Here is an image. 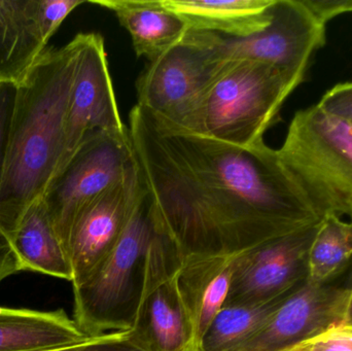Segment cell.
Returning <instances> with one entry per match:
<instances>
[{
	"mask_svg": "<svg viewBox=\"0 0 352 351\" xmlns=\"http://www.w3.org/2000/svg\"><path fill=\"white\" fill-rule=\"evenodd\" d=\"M128 129L155 225L184 256L238 255L322 220L265 140L241 148L170 131L138 105Z\"/></svg>",
	"mask_w": 352,
	"mask_h": 351,
	"instance_id": "cell-1",
	"label": "cell"
},
{
	"mask_svg": "<svg viewBox=\"0 0 352 351\" xmlns=\"http://www.w3.org/2000/svg\"><path fill=\"white\" fill-rule=\"evenodd\" d=\"M352 295V264L324 282L307 280L266 323L231 351H287L344 325Z\"/></svg>",
	"mask_w": 352,
	"mask_h": 351,
	"instance_id": "cell-10",
	"label": "cell"
},
{
	"mask_svg": "<svg viewBox=\"0 0 352 351\" xmlns=\"http://www.w3.org/2000/svg\"><path fill=\"white\" fill-rule=\"evenodd\" d=\"M287 351H297V350H287Z\"/></svg>",
	"mask_w": 352,
	"mask_h": 351,
	"instance_id": "cell-31",
	"label": "cell"
},
{
	"mask_svg": "<svg viewBox=\"0 0 352 351\" xmlns=\"http://www.w3.org/2000/svg\"><path fill=\"white\" fill-rule=\"evenodd\" d=\"M21 271H34L72 282L69 257L54 230L43 201L31 206L8 242Z\"/></svg>",
	"mask_w": 352,
	"mask_h": 351,
	"instance_id": "cell-19",
	"label": "cell"
},
{
	"mask_svg": "<svg viewBox=\"0 0 352 351\" xmlns=\"http://www.w3.org/2000/svg\"><path fill=\"white\" fill-rule=\"evenodd\" d=\"M303 78L254 60H227L209 92L202 135L248 148L264 140Z\"/></svg>",
	"mask_w": 352,
	"mask_h": 351,
	"instance_id": "cell-4",
	"label": "cell"
},
{
	"mask_svg": "<svg viewBox=\"0 0 352 351\" xmlns=\"http://www.w3.org/2000/svg\"><path fill=\"white\" fill-rule=\"evenodd\" d=\"M324 111L352 124V82L336 84L318 103Z\"/></svg>",
	"mask_w": 352,
	"mask_h": 351,
	"instance_id": "cell-26",
	"label": "cell"
},
{
	"mask_svg": "<svg viewBox=\"0 0 352 351\" xmlns=\"http://www.w3.org/2000/svg\"><path fill=\"white\" fill-rule=\"evenodd\" d=\"M82 43L78 33L64 47L45 49L18 84L0 191V238L8 243L61 169L66 115Z\"/></svg>",
	"mask_w": 352,
	"mask_h": 351,
	"instance_id": "cell-2",
	"label": "cell"
},
{
	"mask_svg": "<svg viewBox=\"0 0 352 351\" xmlns=\"http://www.w3.org/2000/svg\"><path fill=\"white\" fill-rule=\"evenodd\" d=\"M49 351H148L136 339L131 330L109 332L90 336L84 341L67 348Z\"/></svg>",
	"mask_w": 352,
	"mask_h": 351,
	"instance_id": "cell-22",
	"label": "cell"
},
{
	"mask_svg": "<svg viewBox=\"0 0 352 351\" xmlns=\"http://www.w3.org/2000/svg\"><path fill=\"white\" fill-rule=\"evenodd\" d=\"M287 297L267 304L234 305L223 307L209 326L197 350H234L248 340L252 334L256 333Z\"/></svg>",
	"mask_w": 352,
	"mask_h": 351,
	"instance_id": "cell-21",
	"label": "cell"
},
{
	"mask_svg": "<svg viewBox=\"0 0 352 351\" xmlns=\"http://www.w3.org/2000/svg\"><path fill=\"white\" fill-rule=\"evenodd\" d=\"M226 64L188 32L182 43L148 62L136 82V105L165 129L202 135L207 98Z\"/></svg>",
	"mask_w": 352,
	"mask_h": 351,
	"instance_id": "cell-6",
	"label": "cell"
},
{
	"mask_svg": "<svg viewBox=\"0 0 352 351\" xmlns=\"http://www.w3.org/2000/svg\"><path fill=\"white\" fill-rule=\"evenodd\" d=\"M90 336L65 311L0 306V351H49L67 348Z\"/></svg>",
	"mask_w": 352,
	"mask_h": 351,
	"instance_id": "cell-17",
	"label": "cell"
},
{
	"mask_svg": "<svg viewBox=\"0 0 352 351\" xmlns=\"http://www.w3.org/2000/svg\"><path fill=\"white\" fill-rule=\"evenodd\" d=\"M352 264V220L329 214L320 220L308 253V280L324 282Z\"/></svg>",
	"mask_w": 352,
	"mask_h": 351,
	"instance_id": "cell-20",
	"label": "cell"
},
{
	"mask_svg": "<svg viewBox=\"0 0 352 351\" xmlns=\"http://www.w3.org/2000/svg\"><path fill=\"white\" fill-rule=\"evenodd\" d=\"M144 190L138 164L78 218L67 247L74 275L72 286L82 284L113 251Z\"/></svg>",
	"mask_w": 352,
	"mask_h": 351,
	"instance_id": "cell-13",
	"label": "cell"
},
{
	"mask_svg": "<svg viewBox=\"0 0 352 351\" xmlns=\"http://www.w3.org/2000/svg\"><path fill=\"white\" fill-rule=\"evenodd\" d=\"M274 0H162L190 30L217 33L230 37H246L260 32L271 21Z\"/></svg>",
	"mask_w": 352,
	"mask_h": 351,
	"instance_id": "cell-18",
	"label": "cell"
},
{
	"mask_svg": "<svg viewBox=\"0 0 352 351\" xmlns=\"http://www.w3.org/2000/svg\"><path fill=\"white\" fill-rule=\"evenodd\" d=\"M136 166L129 129L124 133H96L84 140L54 177L41 201L66 253L80 216Z\"/></svg>",
	"mask_w": 352,
	"mask_h": 351,
	"instance_id": "cell-7",
	"label": "cell"
},
{
	"mask_svg": "<svg viewBox=\"0 0 352 351\" xmlns=\"http://www.w3.org/2000/svg\"><path fill=\"white\" fill-rule=\"evenodd\" d=\"M351 220H352V218H351Z\"/></svg>",
	"mask_w": 352,
	"mask_h": 351,
	"instance_id": "cell-32",
	"label": "cell"
},
{
	"mask_svg": "<svg viewBox=\"0 0 352 351\" xmlns=\"http://www.w3.org/2000/svg\"><path fill=\"white\" fill-rule=\"evenodd\" d=\"M235 255L192 253L184 256L177 286L190 317L196 348L219 311L231 286Z\"/></svg>",
	"mask_w": 352,
	"mask_h": 351,
	"instance_id": "cell-14",
	"label": "cell"
},
{
	"mask_svg": "<svg viewBox=\"0 0 352 351\" xmlns=\"http://www.w3.org/2000/svg\"><path fill=\"white\" fill-rule=\"evenodd\" d=\"M38 0H0V82L18 86L47 49Z\"/></svg>",
	"mask_w": 352,
	"mask_h": 351,
	"instance_id": "cell-16",
	"label": "cell"
},
{
	"mask_svg": "<svg viewBox=\"0 0 352 351\" xmlns=\"http://www.w3.org/2000/svg\"><path fill=\"white\" fill-rule=\"evenodd\" d=\"M153 232L152 204L144 187L113 251L82 284L74 286V319L87 335L131 330Z\"/></svg>",
	"mask_w": 352,
	"mask_h": 351,
	"instance_id": "cell-5",
	"label": "cell"
},
{
	"mask_svg": "<svg viewBox=\"0 0 352 351\" xmlns=\"http://www.w3.org/2000/svg\"><path fill=\"white\" fill-rule=\"evenodd\" d=\"M18 86L10 82H0V191L3 181L8 148H10V130L16 107Z\"/></svg>",
	"mask_w": 352,
	"mask_h": 351,
	"instance_id": "cell-23",
	"label": "cell"
},
{
	"mask_svg": "<svg viewBox=\"0 0 352 351\" xmlns=\"http://www.w3.org/2000/svg\"><path fill=\"white\" fill-rule=\"evenodd\" d=\"M127 130L120 115L103 37L97 33H82L66 115L65 148L61 169L88 136L124 133Z\"/></svg>",
	"mask_w": 352,
	"mask_h": 351,
	"instance_id": "cell-12",
	"label": "cell"
},
{
	"mask_svg": "<svg viewBox=\"0 0 352 351\" xmlns=\"http://www.w3.org/2000/svg\"><path fill=\"white\" fill-rule=\"evenodd\" d=\"M184 257L154 223L131 327L134 336L148 351L196 348L190 317L177 286V272Z\"/></svg>",
	"mask_w": 352,
	"mask_h": 351,
	"instance_id": "cell-8",
	"label": "cell"
},
{
	"mask_svg": "<svg viewBox=\"0 0 352 351\" xmlns=\"http://www.w3.org/2000/svg\"><path fill=\"white\" fill-rule=\"evenodd\" d=\"M344 325L352 328V295L351 302H349V310H347L346 319H345Z\"/></svg>",
	"mask_w": 352,
	"mask_h": 351,
	"instance_id": "cell-29",
	"label": "cell"
},
{
	"mask_svg": "<svg viewBox=\"0 0 352 351\" xmlns=\"http://www.w3.org/2000/svg\"><path fill=\"white\" fill-rule=\"evenodd\" d=\"M320 222L235 255L225 306L261 305L293 294L308 280V253Z\"/></svg>",
	"mask_w": 352,
	"mask_h": 351,
	"instance_id": "cell-11",
	"label": "cell"
},
{
	"mask_svg": "<svg viewBox=\"0 0 352 351\" xmlns=\"http://www.w3.org/2000/svg\"><path fill=\"white\" fill-rule=\"evenodd\" d=\"M190 351H198V350H197V348H194V350H190Z\"/></svg>",
	"mask_w": 352,
	"mask_h": 351,
	"instance_id": "cell-30",
	"label": "cell"
},
{
	"mask_svg": "<svg viewBox=\"0 0 352 351\" xmlns=\"http://www.w3.org/2000/svg\"><path fill=\"white\" fill-rule=\"evenodd\" d=\"M277 152L320 220L352 218V124L318 104L301 109Z\"/></svg>",
	"mask_w": 352,
	"mask_h": 351,
	"instance_id": "cell-3",
	"label": "cell"
},
{
	"mask_svg": "<svg viewBox=\"0 0 352 351\" xmlns=\"http://www.w3.org/2000/svg\"><path fill=\"white\" fill-rule=\"evenodd\" d=\"M291 350L352 351V328L346 325L337 326Z\"/></svg>",
	"mask_w": 352,
	"mask_h": 351,
	"instance_id": "cell-25",
	"label": "cell"
},
{
	"mask_svg": "<svg viewBox=\"0 0 352 351\" xmlns=\"http://www.w3.org/2000/svg\"><path fill=\"white\" fill-rule=\"evenodd\" d=\"M188 34L221 60H254L305 78L312 55L326 43V25L303 0H274L270 23L260 32L246 37L195 30Z\"/></svg>",
	"mask_w": 352,
	"mask_h": 351,
	"instance_id": "cell-9",
	"label": "cell"
},
{
	"mask_svg": "<svg viewBox=\"0 0 352 351\" xmlns=\"http://www.w3.org/2000/svg\"><path fill=\"white\" fill-rule=\"evenodd\" d=\"M85 0H38V20L43 36L50 41L66 18Z\"/></svg>",
	"mask_w": 352,
	"mask_h": 351,
	"instance_id": "cell-24",
	"label": "cell"
},
{
	"mask_svg": "<svg viewBox=\"0 0 352 351\" xmlns=\"http://www.w3.org/2000/svg\"><path fill=\"white\" fill-rule=\"evenodd\" d=\"M20 271V266L10 245L6 240L0 238V282Z\"/></svg>",
	"mask_w": 352,
	"mask_h": 351,
	"instance_id": "cell-27",
	"label": "cell"
},
{
	"mask_svg": "<svg viewBox=\"0 0 352 351\" xmlns=\"http://www.w3.org/2000/svg\"><path fill=\"white\" fill-rule=\"evenodd\" d=\"M352 12V0H332L330 5V12L333 18Z\"/></svg>",
	"mask_w": 352,
	"mask_h": 351,
	"instance_id": "cell-28",
	"label": "cell"
},
{
	"mask_svg": "<svg viewBox=\"0 0 352 351\" xmlns=\"http://www.w3.org/2000/svg\"><path fill=\"white\" fill-rule=\"evenodd\" d=\"M111 10L130 33L138 57L154 61L184 41L188 24L163 5L162 0H92Z\"/></svg>",
	"mask_w": 352,
	"mask_h": 351,
	"instance_id": "cell-15",
	"label": "cell"
}]
</instances>
